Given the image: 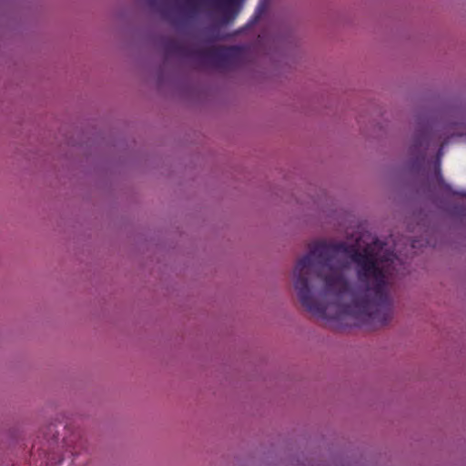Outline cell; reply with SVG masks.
<instances>
[{"label": "cell", "instance_id": "cell-3", "mask_svg": "<svg viewBox=\"0 0 466 466\" xmlns=\"http://www.w3.org/2000/svg\"><path fill=\"white\" fill-rule=\"evenodd\" d=\"M441 171L448 183L456 189L465 187V146L463 142L452 143L445 150Z\"/></svg>", "mask_w": 466, "mask_h": 466}, {"label": "cell", "instance_id": "cell-1", "mask_svg": "<svg viewBox=\"0 0 466 466\" xmlns=\"http://www.w3.org/2000/svg\"><path fill=\"white\" fill-rule=\"evenodd\" d=\"M291 287L299 309L330 330L366 334L394 317L391 285L363 251L342 241L319 240L295 260Z\"/></svg>", "mask_w": 466, "mask_h": 466}, {"label": "cell", "instance_id": "cell-2", "mask_svg": "<svg viewBox=\"0 0 466 466\" xmlns=\"http://www.w3.org/2000/svg\"><path fill=\"white\" fill-rule=\"evenodd\" d=\"M258 2L154 1L148 10L174 31L201 40L237 33L252 20Z\"/></svg>", "mask_w": 466, "mask_h": 466}]
</instances>
